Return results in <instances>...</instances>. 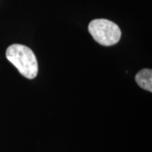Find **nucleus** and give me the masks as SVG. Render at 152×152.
Returning a JSON list of instances; mask_svg holds the SVG:
<instances>
[{"instance_id":"2","label":"nucleus","mask_w":152,"mask_h":152,"mask_svg":"<svg viewBox=\"0 0 152 152\" xmlns=\"http://www.w3.org/2000/svg\"><path fill=\"white\" fill-rule=\"evenodd\" d=\"M88 30L96 42L107 47L118 43L122 35L119 26L106 19H96L91 21Z\"/></svg>"},{"instance_id":"1","label":"nucleus","mask_w":152,"mask_h":152,"mask_svg":"<svg viewBox=\"0 0 152 152\" xmlns=\"http://www.w3.org/2000/svg\"><path fill=\"white\" fill-rule=\"evenodd\" d=\"M6 58L24 77L32 80L38 73V63L31 49L21 44H13L6 50Z\"/></svg>"},{"instance_id":"3","label":"nucleus","mask_w":152,"mask_h":152,"mask_svg":"<svg viewBox=\"0 0 152 152\" xmlns=\"http://www.w3.org/2000/svg\"><path fill=\"white\" fill-rule=\"evenodd\" d=\"M135 81L138 86L147 91H152V70L150 69H144L135 76Z\"/></svg>"}]
</instances>
